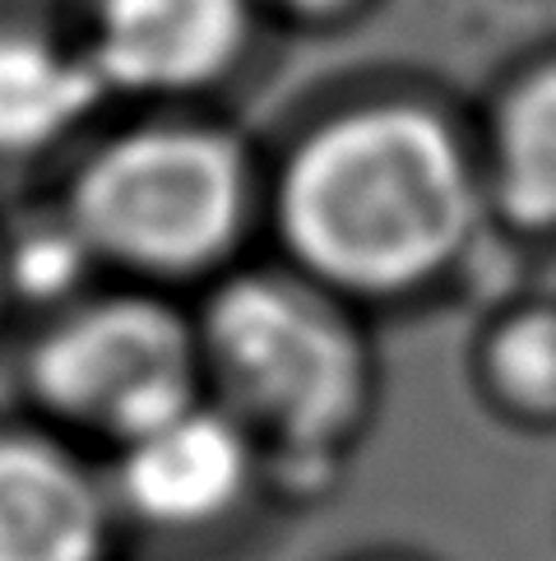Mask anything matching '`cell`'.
Wrapping results in <instances>:
<instances>
[{"label":"cell","instance_id":"8fae6325","mask_svg":"<svg viewBox=\"0 0 556 561\" xmlns=\"http://www.w3.org/2000/svg\"><path fill=\"white\" fill-rule=\"evenodd\" d=\"M89 260H93V247L66 218L61 228L51 224V228H33L19 237L10 251V274L28 297H61V293H74Z\"/></svg>","mask_w":556,"mask_h":561},{"label":"cell","instance_id":"7a4b0ae2","mask_svg":"<svg viewBox=\"0 0 556 561\" xmlns=\"http://www.w3.org/2000/svg\"><path fill=\"white\" fill-rule=\"evenodd\" d=\"M205 357L232 417L292 469H329L367 404V357L321 307L274 278H236L205 316Z\"/></svg>","mask_w":556,"mask_h":561},{"label":"cell","instance_id":"5b68a950","mask_svg":"<svg viewBox=\"0 0 556 561\" xmlns=\"http://www.w3.org/2000/svg\"><path fill=\"white\" fill-rule=\"evenodd\" d=\"M246 33V0H97L93 66L107 89H195L232 61Z\"/></svg>","mask_w":556,"mask_h":561},{"label":"cell","instance_id":"ba28073f","mask_svg":"<svg viewBox=\"0 0 556 561\" xmlns=\"http://www.w3.org/2000/svg\"><path fill=\"white\" fill-rule=\"evenodd\" d=\"M107 93L89 51L51 47L43 37H0V153H28L61 139Z\"/></svg>","mask_w":556,"mask_h":561},{"label":"cell","instance_id":"277c9868","mask_svg":"<svg viewBox=\"0 0 556 561\" xmlns=\"http://www.w3.org/2000/svg\"><path fill=\"white\" fill-rule=\"evenodd\" d=\"M195 363L200 348L167 307L121 297L61 320L37 344L28 376L51 413L130 446L195 404Z\"/></svg>","mask_w":556,"mask_h":561},{"label":"cell","instance_id":"8992f818","mask_svg":"<svg viewBox=\"0 0 556 561\" xmlns=\"http://www.w3.org/2000/svg\"><path fill=\"white\" fill-rule=\"evenodd\" d=\"M251 432L232 413L182 409L135 436L121 459V492L149 525L190 529L228 515L251 483Z\"/></svg>","mask_w":556,"mask_h":561},{"label":"cell","instance_id":"30bf717a","mask_svg":"<svg viewBox=\"0 0 556 561\" xmlns=\"http://www.w3.org/2000/svg\"><path fill=\"white\" fill-rule=\"evenodd\" d=\"M496 386L514 409L556 413V311H529L496 334Z\"/></svg>","mask_w":556,"mask_h":561},{"label":"cell","instance_id":"52a82bcc","mask_svg":"<svg viewBox=\"0 0 556 561\" xmlns=\"http://www.w3.org/2000/svg\"><path fill=\"white\" fill-rule=\"evenodd\" d=\"M103 543V492L70 455L0 440V561H97Z\"/></svg>","mask_w":556,"mask_h":561},{"label":"cell","instance_id":"3957f363","mask_svg":"<svg viewBox=\"0 0 556 561\" xmlns=\"http://www.w3.org/2000/svg\"><path fill=\"white\" fill-rule=\"evenodd\" d=\"M246 214V163L228 135L163 126L107 145L79 172L70 224L93 255L182 274L223 255Z\"/></svg>","mask_w":556,"mask_h":561},{"label":"cell","instance_id":"9c48e42d","mask_svg":"<svg viewBox=\"0 0 556 561\" xmlns=\"http://www.w3.org/2000/svg\"><path fill=\"white\" fill-rule=\"evenodd\" d=\"M496 199L524 228H556V66L529 75L496 126Z\"/></svg>","mask_w":556,"mask_h":561},{"label":"cell","instance_id":"6da1fadb","mask_svg":"<svg viewBox=\"0 0 556 561\" xmlns=\"http://www.w3.org/2000/svg\"><path fill=\"white\" fill-rule=\"evenodd\" d=\"M278 228L325 284L399 293L468 242L473 176L436 116L417 107L348 112L288 163Z\"/></svg>","mask_w":556,"mask_h":561},{"label":"cell","instance_id":"7c38bea8","mask_svg":"<svg viewBox=\"0 0 556 561\" xmlns=\"http://www.w3.org/2000/svg\"><path fill=\"white\" fill-rule=\"evenodd\" d=\"M278 5H292V10H334L344 0H278Z\"/></svg>","mask_w":556,"mask_h":561}]
</instances>
